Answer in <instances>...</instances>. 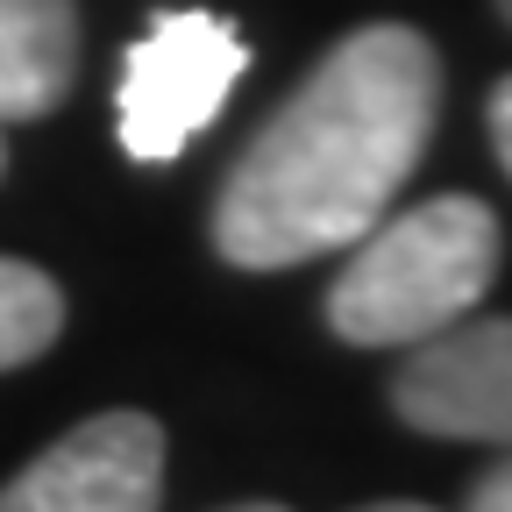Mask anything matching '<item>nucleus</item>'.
<instances>
[{"instance_id": "obj_1", "label": "nucleus", "mask_w": 512, "mask_h": 512, "mask_svg": "<svg viewBox=\"0 0 512 512\" xmlns=\"http://www.w3.org/2000/svg\"><path fill=\"white\" fill-rule=\"evenodd\" d=\"M441 57L406 22H370L256 128L214 200V249L235 271H292L384 221L427 157Z\"/></svg>"}, {"instance_id": "obj_9", "label": "nucleus", "mask_w": 512, "mask_h": 512, "mask_svg": "<svg viewBox=\"0 0 512 512\" xmlns=\"http://www.w3.org/2000/svg\"><path fill=\"white\" fill-rule=\"evenodd\" d=\"M491 143H498V164L512 171V79H498L491 93Z\"/></svg>"}, {"instance_id": "obj_13", "label": "nucleus", "mask_w": 512, "mask_h": 512, "mask_svg": "<svg viewBox=\"0 0 512 512\" xmlns=\"http://www.w3.org/2000/svg\"><path fill=\"white\" fill-rule=\"evenodd\" d=\"M498 8H505V22H512V0H498Z\"/></svg>"}, {"instance_id": "obj_3", "label": "nucleus", "mask_w": 512, "mask_h": 512, "mask_svg": "<svg viewBox=\"0 0 512 512\" xmlns=\"http://www.w3.org/2000/svg\"><path fill=\"white\" fill-rule=\"evenodd\" d=\"M249 72V43L235 36L228 15L207 8H171L128 43L121 57V150L136 164H171L200 128L228 107L235 79Z\"/></svg>"}, {"instance_id": "obj_4", "label": "nucleus", "mask_w": 512, "mask_h": 512, "mask_svg": "<svg viewBox=\"0 0 512 512\" xmlns=\"http://www.w3.org/2000/svg\"><path fill=\"white\" fill-rule=\"evenodd\" d=\"M392 406L420 434L512 448V313H463L456 328L413 342L406 370L392 377Z\"/></svg>"}, {"instance_id": "obj_12", "label": "nucleus", "mask_w": 512, "mask_h": 512, "mask_svg": "<svg viewBox=\"0 0 512 512\" xmlns=\"http://www.w3.org/2000/svg\"><path fill=\"white\" fill-rule=\"evenodd\" d=\"M0 128H8V121H0ZM0 171H8V143H0Z\"/></svg>"}, {"instance_id": "obj_10", "label": "nucleus", "mask_w": 512, "mask_h": 512, "mask_svg": "<svg viewBox=\"0 0 512 512\" xmlns=\"http://www.w3.org/2000/svg\"><path fill=\"white\" fill-rule=\"evenodd\" d=\"M363 512H434V505H406V498H384V505H363Z\"/></svg>"}, {"instance_id": "obj_6", "label": "nucleus", "mask_w": 512, "mask_h": 512, "mask_svg": "<svg viewBox=\"0 0 512 512\" xmlns=\"http://www.w3.org/2000/svg\"><path fill=\"white\" fill-rule=\"evenodd\" d=\"M79 79V0H0V121L50 114Z\"/></svg>"}, {"instance_id": "obj_7", "label": "nucleus", "mask_w": 512, "mask_h": 512, "mask_svg": "<svg viewBox=\"0 0 512 512\" xmlns=\"http://www.w3.org/2000/svg\"><path fill=\"white\" fill-rule=\"evenodd\" d=\"M64 335V292L50 271L22 264V256H0V370L36 363L50 342Z\"/></svg>"}, {"instance_id": "obj_2", "label": "nucleus", "mask_w": 512, "mask_h": 512, "mask_svg": "<svg viewBox=\"0 0 512 512\" xmlns=\"http://www.w3.org/2000/svg\"><path fill=\"white\" fill-rule=\"evenodd\" d=\"M349 249L356 256L328 285V328L356 349H413L484 306L498 278V214L470 192H441Z\"/></svg>"}, {"instance_id": "obj_8", "label": "nucleus", "mask_w": 512, "mask_h": 512, "mask_svg": "<svg viewBox=\"0 0 512 512\" xmlns=\"http://www.w3.org/2000/svg\"><path fill=\"white\" fill-rule=\"evenodd\" d=\"M470 512H512V448L470 484Z\"/></svg>"}, {"instance_id": "obj_11", "label": "nucleus", "mask_w": 512, "mask_h": 512, "mask_svg": "<svg viewBox=\"0 0 512 512\" xmlns=\"http://www.w3.org/2000/svg\"><path fill=\"white\" fill-rule=\"evenodd\" d=\"M228 512H285V505H228Z\"/></svg>"}, {"instance_id": "obj_5", "label": "nucleus", "mask_w": 512, "mask_h": 512, "mask_svg": "<svg viewBox=\"0 0 512 512\" xmlns=\"http://www.w3.org/2000/svg\"><path fill=\"white\" fill-rule=\"evenodd\" d=\"M157 498L164 427L150 413H93L0 491V512H157Z\"/></svg>"}]
</instances>
